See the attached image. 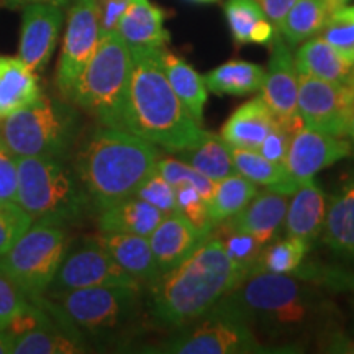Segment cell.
Wrapping results in <instances>:
<instances>
[{
    "instance_id": "obj_1",
    "label": "cell",
    "mask_w": 354,
    "mask_h": 354,
    "mask_svg": "<svg viewBox=\"0 0 354 354\" xmlns=\"http://www.w3.org/2000/svg\"><path fill=\"white\" fill-rule=\"evenodd\" d=\"M220 304L240 315L259 339L290 351L299 348V338L320 330L331 312L317 282L295 274L250 272Z\"/></svg>"
},
{
    "instance_id": "obj_2",
    "label": "cell",
    "mask_w": 354,
    "mask_h": 354,
    "mask_svg": "<svg viewBox=\"0 0 354 354\" xmlns=\"http://www.w3.org/2000/svg\"><path fill=\"white\" fill-rule=\"evenodd\" d=\"M248 274L210 233L187 259L148 286L149 318L161 328H183L210 312Z\"/></svg>"
},
{
    "instance_id": "obj_3",
    "label": "cell",
    "mask_w": 354,
    "mask_h": 354,
    "mask_svg": "<svg viewBox=\"0 0 354 354\" xmlns=\"http://www.w3.org/2000/svg\"><path fill=\"white\" fill-rule=\"evenodd\" d=\"M162 48H130L123 130L167 153L192 148L209 135L172 91L162 68Z\"/></svg>"
},
{
    "instance_id": "obj_4",
    "label": "cell",
    "mask_w": 354,
    "mask_h": 354,
    "mask_svg": "<svg viewBox=\"0 0 354 354\" xmlns=\"http://www.w3.org/2000/svg\"><path fill=\"white\" fill-rule=\"evenodd\" d=\"M159 156L156 145L123 128L102 125L77 151L76 174L91 205L100 212L135 196L156 169Z\"/></svg>"
},
{
    "instance_id": "obj_5",
    "label": "cell",
    "mask_w": 354,
    "mask_h": 354,
    "mask_svg": "<svg viewBox=\"0 0 354 354\" xmlns=\"http://www.w3.org/2000/svg\"><path fill=\"white\" fill-rule=\"evenodd\" d=\"M79 342L120 343L143 325L145 300L140 286H99L35 299Z\"/></svg>"
},
{
    "instance_id": "obj_6",
    "label": "cell",
    "mask_w": 354,
    "mask_h": 354,
    "mask_svg": "<svg viewBox=\"0 0 354 354\" xmlns=\"http://www.w3.org/2000/svg\"><path fill=\"white\" fill-rule=\"evenodd\" d=\"M130 69V46L117 30L100 35L95 53L74 82L68 100L91 113L100 125L123 128Z\"/></svg>"
},
{
    "instance_id": "obj_7",
    "label": "cell",
    "mask_w": 354,
    "mask_h": 354,
    "mask_svg": "<svg viewBox=\"0 0 354 354\" xmlns=\"http://www.w3.org/2000/svg\"><path fill=\"white\" fill-rule=\"evenodd\" d=\"M17 202L35 221L61 227L79 223L91 205L77 174L55 158H19Z\"/></svg>"
},
{
    "instance_id": "obj_8",
    "label": "cell",
    "mask_w": 354,
    "mask_h": 354,
    "mask_svg": "<svg viewBox=\"0 0 354 354\" xmlns=\"http://www.w3.org/2000/svg\"><path fill=\"white\" fill-rule=\"evenodd\" d=\"M77 113L63 100L41 95L0 120V141L17 158L68 156L77 135Z\"/></svg>"
},
{
    "instance_id": "obj_9",
    "label": "cell",
    "mask_w": 354,
    "mask_h": 354,
    "mask_svg": "<svg viewBox=\"0 0 354 354\" xmlns=\"http://www.w3.org/2000/svg\"><path fill=\"white\" fill-rule=\"evenodd\" d=\"M66 227L50 221H33L24 236L0 256V274L28 299L44 297L68 250Z\"/></svg>"
},
{
    "instance_id": "obj_10",
    "label": "cell",
    "mask_w": 354,
    "mask_h": 354,
    "mask_svg": "<svg viewBox=\"0 0 354 354\" xmlns=\"http://www.w3.org/2000/svg\"><path fill=\"white\" fill-rule=\"evenodd\" d=\"M156 353L169 354H256L276 353L261 342L240 315L220 302L210 312L172 331Z\"/></svg>"
},
{
    "instance_id": "obj_11",
    "label": "cell",
    "mask_w": 354,
    "mask_h": 354,
    "mask_svg": "<svg viewBox=\"0 0 354 354\" xmlns=\"http://www.w3.org/2000/svg\"><path fill=\"white\" fill-rule=\"evenodd\" d=\"M99 286L143 287L123 271L120 264L100 245L95 234H92L68 246L44 297H56L71 290Z\"/></svg>"
},
{
    "instance_id": "obj_12",
    "label": "cell",
    "mask_w": 354,
    "mask_h": 354,
    "mask_svg": "<svg viewBox=\"0 0 354 354\" xmlns=\"http://www.w3.org/2000/svg\"><path fill=\"white\" fill-rule=\"evenodd\" d=\"M69 3L68 25L56 68V87L66 100L100 39L99 0H71Z\"/></svg>"
},
{
    "instance_id": "obj_13",
    "label": "cell",
    "mask_w": 354,
    "mask_h": 354,
    "mask_svg": "<svg viewBox=\"0 0 354 354\" xmlns=\"http://www.w3.org/2000/svg\"><path fill=\"white\" fill-rule=\"evenodd\" d=\"M354 109L349 84L322 81L299 74L297 112L304 127L333 136H344Z\"/></svg>"
},
{
    "instance_id": "obj_14",
    "label": "cell",
    "mask_w": 354,
    "mask_h": 354,
    "mask_svg": "<svg viewBox=\"0 0 354 354\" xmlns=\"http://www.w3.org/2000/svg\"><path fill=\"white\" fill-rule=\"evenodd\" d=\"M259 97L266 102L279 125L290 131L304 125L297 112L299 73L290 46L279 32L274 35L271 57Z\"/></svg>"
},
{
    "instance_id": "obj_15",
    "label": "cell",
    "mask_w": 354,
    "mask_h": 354,
    "mask_svg": "<svg viewBox=\"0 0 354 354\" xmlns=\"http://www.w3.org/2000/svg\"><path fill=\"white\" fill-rule=\"evenodd\" d=\"M353 151L351 141L343 136L300 127L292 135L286 156V169L295 184L313 179L318 172L348 158Z\"/></svg>"
},
{
    "instance_id": "obj_16",
    "label": "cell",
    "mask_w": 354,
    "mask_h": 354,
    "mask_svg": "<svg viewBox=\"0 0 354 354\" xmlns=\"http://www.w3.org/2000/svg\"><path fill=\"white\" fill-rule=\"evenodd\" d=\"M63 21L61 3L35 2L21 7L19 57L37 74L50 63Z\"/></svg>"
},
{
    "instance_id": "obj_17",
    "label": "cell",
    "mask_w": 354,
    "mask_h": 354,
    "mask_svg": "<svg viewBox=\"0 0 354 354\" xmlns=\"http://www.w3.org/2000/svg\"><path fill=\"white\" fill-rule=\"evenodd\" d=\"M153 256L161 274L187 259L207 236L180 214L166 215L148 236Z\"/></svg>"
},
{
    "instance_id": "obj_18",
    "label": "cell",
    "mask_w": 354,
    "mask_h": 354,
    "mask_svg": "<svg viewBox=\"0 0 354 354\" xmlns=\"http://www.w3.org/2000/svg\"><path fill=\"white\" fill-rule=\"evenodd\" d=\"M287 205L289 196L268 189L256 194L245 209L223 223L236 232L251 234L261 245H268L276 240L284 225Z\"/></svg>"
},
{
    "instance_id": "obj_19",
    "label": "cell",
    "mask_w": 354,
    "mask_h": 354,
    "mask_svg": "<svg viewBox=\"0 0 354 354\" xmlns=\"http://www.w3.org/2000/svg\"><path fill=\"white\" fill-rule=\"evenodd\" d=\"M326 196L313 179L305 180L295 189L287 205L284 218L286 236L299 238L312 248L322 234L326 215Z\"/></svg>"
},
{
    "instance_id": "obj_20",
    "label": "cell",
    "mask_w": 354,
    "mask_h": 354,
    "mask_svg": "<svg viewBox=\"0 0 354 354\" xmlns=\"http://www.w3.org/2000/svg\"><path fill=\"white\" fill-rule=\"evenodd\" d=\"M322 241L338 258L354 261V171L326 203Z\"/></svg>"
},
{
    "instance_id": "obj_21",
    "label": "cell",
    "mask_w": 354,
    "mask_h": 354,
    "mask_svg": "<svg viewBox=\"0 0 354 354\" xmlns=\"http://www.w3.org/2000/svg\"><path fill=\"white\" fill-rule=\"evenodd\" d=\"M95 238L109 254L141 286H151L161 276L148 236L127 233H99Z\"/></svg>"
},
{
    "instance_id": "obj_22",
    "label": "cell",
    "mask_w": 354,
    "mask_h": 354,
    "mask_svg": "<svg viewBox=\"0 0 354 354\" xmlns=\"http://www.w3.org/2000/svg\"><path fill=\"white\" fill-rule=\"evenodd\" d=\"M117 33L130 48H166L169 43L165 12L149 0H128Z\"/></svg>"
},
{
    "instance_id": "obj_23",
    "label": "cell",
    "mask_w": 354,
    "mask_h": 354,
    "mask_svg": "<svg viewBox=\"0 0 354 354\" xmlns=\"http://www.w3.org/2000/svg\"><path fill=\"white\" fill-rule=\"evenodd\" d=\"M276 118L261 97L240 105L221 127L220 136L230 146L258 151L266 136L276 127Z\"/></svg>"
},
{
    "instance_id": "obj_24",
    "label": "cell",
    "mask_w": 354,
    "mask_h": 354,
    "mask_svg": "<svg viewBox=\"0 0 354 354\" xmlns=\"http://www.w3.org/2000/svg\"><path fill=\"white\" fill-rule=\"evenodd\" d=\"M43 95L37 73L19 56L0 55V117L28 107Z\"/></svg>"
},
{
    "instance_id": "obj_25",
    "label": "cell",
    "mask_w": 354,
    "mask_h": 354,
    "mask_svg": "<svg viewBox=\"0 0 354 354\" xmlns=\"http://www.w3.org/2000/svg\"><path fill=\"white\" fill-rule=\"evenodd\" d=\"M165 216L166 215L156 207H153L151 203L133 196L100 210L99 230L102 233H127L149 236Z\"/></svg>"
},
{
    "instance_id": "obj_26",
    "label": "cell",
    "mask_w": 354,
    "mask_h": 354,
    "mask_svg": "<svg viewBox=\"0 0 354 354\" xmlns=\"http://www.w3.org/2000/svg\"><path fill=\"white\" fill-rule=\"evenodd\" d=\"M294 61L297 73L302 76L339 84L349 82L354 68L320 35L305 39L297 50V55L294 56Z\"/></svg>"
},
{
    "instance_id": "obj_27",
    "label": "cell",
    "mask_w": 354,
    "mask_h": 354,
    "mask_svg": "<svg viewBox=\"0 0 354 354\" xmlns=\"http://www.w3.org/2000/svg\"><path fill=\"white\" fill-rule=\"evenodd\" d=\"M344 3H348L346 0H297L277 32L289 46H297L305 39L320 35L331 13Z\"/></svg>"
},
{
    "instance_id": "obj_28",
    "label": "cell",
    "mask_w": 354,
    "mask_h": 354,
    "mask_svg": "<svg viewBox=\"0 0 354 354\" xmlns=\"http://www.w3.org/2000/svg\"><path fill=\"white\" fill-rule=\"evenodd\" d=\"M161 61L172 91L189 110V113L196 118V122L203 125V110L209 99L203 77L189 63L176 56L174 53L167 51L166 48L161 50Z\"/></svg>"
},
{
    "instance_id": "obj_29",
    "label": "cell",
    "mask_w": 354,
    "mask_h": 354,
    "mask_svg": "<svg viewBox=\"0 0 354 354\" xmlns=\"http://www.w3.org/2000/svg\"><path fill=\"white\" fill-rule=\"evenodd\" d=\"M230 149H232L234 169L256 185H264L274 192L284 194L289 197L299 187L292 180L284 165H276V162L261 156L258 151H251V149L234 148V146H230Z\"/></svg>"
},
{
    "instance_id": "obj_30",
    "label": "cell",
    "mask_w": 354,
    "mask_h": 354,
    "mask_svg": "<svg viewBox=\"0 0 354 354\" xmlns=\"http://www.w3.org/2000/svg\"><path fill=\"white\" fill-rule=\"evenodd\" d=\"M266 69L248 61H228L212 69L203 81L207 91L216 95H250L261 91Z\"/></svg>"
},
{
    "instance_id": "obj_31",
    "label": "cell",
    "mask_w": 354,
    "mask_h": 354,
    "mask_svg": "<svg viewBox=\"0 0 354 354\" xmlns=\"http://www.w3.org/2000/svg\"><path fill=\"white\" fill-rule=\"evenodd\" d=\"M176 154L177 159L209 177L214 183H218V180L236 172L230 145L221 136L214 135L210 131L198 145L177 151Z\"/></svg>"
},
{
    "instance_id": "obj_32",
    "label": "cell",
    "mask_w": 354,
    "mask_h": 354,
    "mask_svg": "<svg viewBox=\"0 0 354 354\" xmlns=\"http://www.w3.org/2000/svg\"><path fill=\"white\" fill-rule=\"evenodd\" d=\"M12 354H74L82 353L84 343L61 325L53 322L19 335H10Z\"/></svg>"
},
{
    "instance_id": "obj_33",
    "label": "cell",
    "mask_w": 354,
    "mask_h": 354,
    "mask_svg": "<svg viewBox=\"0 0 354 354\" xmlns=\"http://www.w3.org/2000/svg\"><path fill=\"white\" fill-rule=\"evenodd\" d=\"M258 192V185L243 177L240 172H234L215 183L214 196L207 203L214 227H218L220 223L241 212Z\"/></svg>"
},
{
    "instance_id": "obj_34",
    "label": "cell",
    "mask_w": 354,
    "mask_h": 354,
    "mask_svg": "<svg viewBox=\"0 0 354 354\" xmlns=\"http://www.w3.org/2000/svg\"><path fill=\"white\" fill-rule=\"evenodd\" d=\"M310 251L307 243L294 236L276 238L264 245L258 261L251 272L292 274L302 266V261Z\"/></svg>"
},
{
    "instance_id": "obj_35",
    "label": "cell",
    "mask_w": 354,
    "mask_h": 354,
    "mask_svg": "<svg viewBox=\"0 0 354 354\" xmlns=\"http://www.w3.org/2000/svg\"><path fill=\"white\" fill-rule=\"evenodd\" d=\"M320 37L354 66V6L344 3L336 8L323 26Z\"/></svg>"
},
{
    "instance_id": "obj_36",
    "label": "cell",
    "mask_w": 354,
    "mask_h": 354,
    "mask_svg": "<svg viewBox=\"0 0 354 354\" xmlns=\"http://www.w3.org/2000/svg\"><path fill=\"white\" fill-rule=\"evenodd\" d=\"M156 171L174 187H180V185H190L201 194L205 203L210 202L212 196H214L215 183L205 177L201 172L185 165L184 161L177 158L169 156H159L156 162Z\"/></svg>"
},
{
    "instance_id": "obj_37",
    "label": "cell",
    "mask_w": 354,
    "mask_h": 354,
    "mask_svg": "<svg viewBox=\"0 0 354 354\" xmlns=\"http://www.w3.org/2000/svg\"><path fill=\"white\" fill-rule=\"evenodd\" d=\"M230 32L236 44L251 43V33L261 20L268 19L258 0H227L225 3Z\"/></svg>"
},
{
    "instance_id": "obj_38",
    "label": "cell",
    "mask_w": 354,
    "mask_h": 354,
    "mask_svg": "<svg viewBox=\"0 0 354 354\" xmlns=\"http://www.w3.org/2000/svg\"><path fill=\"white\" fill-rule=\"evenodd\" d=\"M212 233H215L220 238L225 251H227V254L234 263L245 268L248 272L253 271L256 261H258L264 245H261L251 234L236 232V230H232L225 223L215 227Z\"/></svg>"
},
{
    "instance_id": "obj_39",
    "label": "cell",
    "mask_w": 354,
    "mask_h": 354,
    "mask_svg": "<svg viewBox=\"0 0 354 354\" xmlns=\"http://www.w3.org/2000/svg\"><path fill=\"white\" fill-rule=\"evenodd\" d=\"M33 221L32 215L19 202L0 201V256L28 232Z\"/></svg>"
},
{
    "instance_id": "obj_40",
    "label": "cell",
    "mask_w": 354,
    "mask_h": 354,
    "mask_svg": "<svg viewBox=\"0 0 354 354\" xmlns=\"http://www.w3.org/2000/svg\"><path fill=\"white\" fill-rule=\"evenodd\" d=\"M135 197L141 198V201L151 203L158 210H161L165 215L179 214L177 209V197H176V187L171 185L159 172L154 169L140 187L136 189Z\"/></svg>"
},
{
    "instance_id": "obj_41",
    "label": "cell",
    "mask_w": 354,
    "mask_h": 354,
    "mask_svg": "<svg viewBox=\"0 0 354 354\" xmlns=\"http://www.w3.org/2000/svg\"><path fill=\"white\" fill-rule=\"evenodd\" d=\"M176 197L179 214L185 220H189L198 232L209 236L215 227L210 220L209 207H207L201 194L190 185H180V187H176Z\"/></svg>"
},
{
    "instance_id": "obj_42",
    "label": "cell",
    "mask_w": 354,
    "mask_h": 354,
    "mask_svg": "<svg viewBox=\"0 0 354 354\" xmlns=\"http://www.w3.org/2000/svg\"><path fill=\"white\" fill-rule=\"evenodd\" d=\"M28 304L30 299L24 292L0 274V331H6Z\"/></svg>"
},
{
    "instance_id": "obj_43",
    "label": "cell",
    "mask_w": 354,
    "mask_h": 354,
    "mask_svg": "<svg viewBox=\"0 0 354 354\" xmlns=\"http://www.w3.org/2000/svg\"><path fill=\"white\" fill-rule=\"evenodd\" d=\"M19 194V158L0 141V201L17 202Z\"/></svg>"
},
{
    "instance_id": "obj_44",
    "label": "cell",
    "mask_w": 354,
    "mask_h": 354,
    "mask_svg": "<svg viewBox=\"0 0 354 354\" xmlns=\"http://www.w3.org/2000/svg\"><path fill=\"white\" fill-rule=\"evenodd\" d=\"M292 135H294V131L287 130L286 127L276 123V127L272 128L271 133L261 143L258 153L266 159H269V161L276 162V165H284Z\"/></svg>"
},
{
    "instance_id": "obj_45",
    "label": "cell",
    "mask_w": 354,
    "mask_h": 354,
    "mask_svg": "<svg viewBox=\"0 0 354 354\" xmlns=\"http://www.w3.org/2000/svg\"><path fill=\"white\" fill-rule=\"evenodd\" d=\"M128 0H99L100 35L117 30V24L125 12Z\"/></svg>"
},
{
    "instance_id": "obj_46",
    "label": "cell",
    "mask_w": 354,
    "mask_h": 354,
    "mask_svg": "<svg viewBox=\"0 0 354 354\" xmlns=\"http://www.w3.org/2000/svg\"><path fill=\"white\" fill-rule=\"evenodd\" d=\"M297 0H258V3L263 8L264 15L268 17V20L274 25V28H279V25L282 24L287 12L295 6Z\"/></svg>"
},
{
    "instance_id": "obj_47",
    "label": "cell",
    "mask_w": 354,
    "mask_h": 354,
    "mask_svg": "<svg viewBox=\"0 0 354 354\" xmlns=\"http://www.w3.org/2000/svg\"><path fill=\"white\" fill-rule=\"evenodd\" d=\"M323 348H328L326 351L331 353H354V342L344 335L326 333L323 339Z\"/></svg>"
},
{
    "instance_id": "obj_48",
    "label": "cell",
    "mask_w": 354,
    "mask_h": 354,
    "mask_svg": "<svg viewBox=\"0 0 354 354\" xmlns=\"http://www.w3.org/2000/svg\"><path fill=\"white\" fill-rule=\"evenodd\" d=\"M35 2H53V3H61V6H66L71 0H2V3L7 8H21L26 3H35Z\"/></svg>"
},
{
    "instance_id": "obj_49",
    "label": "cell",
    "mask_w": 354,
    "mask_h": 354,
    "mask_svg": "<svg viewBox=\"0 0 354 354\" xmlns=\"http://www.w3.org/2000/svg\"><path fill=\"white\" fill-rule=\"evenodd\" d=\"M0 354H12V339L7 331H0Z\"/></svg>"
},
{
    "instance_id": "obj_50",
    "label": "cell",
    "mask_w": 354,
    "mask_h": 354,
    "mask_svg": "<svg viewBox=\"0 0 354 354\" xmlns=\"http://www.w3.org/2000/svg\"><path fill=\"white\" fill-rule=\"evenodd\" d=\"M346 135L351 138V141L354 143V109H353V113H351V118H349V123H348V133Z\"/></svg>"
},
{
    "instance_id": "obj_51",
    "label": "cell",
    "mask_w": 354,
    "mask_h": 354,
    "mask_svg": "<svg viewBox=\"0 0 354 354\" xmlns=\"http://www.w3.org/2000/svg\"><path fill=\"white\" fill-rule=\"evenodd\" d=\"M190 2H198V3H212V2H216V0H190Z\"/></svg>"
},
{
    "instance_id": "obj_52",
    "label": "cell",
    "mask_w": 354,
    "mask_h": 354,
    "mask_svg": "<svg viewBox=\"0 0 354 354\" xmlns=\"http://www.w3.org/2000/svg\"><path fill=\"white\" fill-rule=\"evenodd\" d=\"M349 86H351L354 88V68H353V73H351V77H349Z\"/></svg>"
},
{
    "instance_id": "obj_53",
    "label": "cell",
    "mask_w": 354,
    "mask_h": 354,
    "mask_svg": "<svg viewBox=\"0 0 354 354\" xmlns=\"http://www.w3.org/2000/svg\"><path fill=\"white\" fill-rule=\"evenodd\" d=\"M0 120H2V117H0Z\"/></svg>"
},
{
    "instance_id": "obj_54",
    "label": "cell",
    "mask_w": 354,
    "mask_h": 354,
    "mask_svg": "<svg viewBox=\"0 0 354 354\" xmlns=\"http://www.w3.org/2000/svg\"><path fill=\"white\" fill-rule=\"evenodd\" d=\"M346 2H349V0H346Z\"/></svg>"
}]
</instances>
